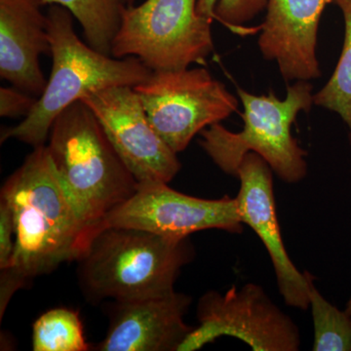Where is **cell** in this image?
<instances>
[{
	"label": "cell",
	"mask_w": 351,
	"mask_h": 351,
	"mask_svg": "<svg viewBox=\"0 0 351 351\" xmlns=\"http://www.w3.org/2000/svg\"><path fill=\"white\" fill-rule=\"evenodd\" d=\"M0 199L15 223L10 269L0 270V317L14 294L32 279L76 262L95 228L71 199L58 176L46 145L34 147L4 182Z\"/></svg>",
	"instance_id": "obj_1"
},
{
	"label": "cell",
	"mask_w": 351,
	"mask_h": 351,
	"mask_svg": "<svg viewBox=\"0 0 351 351\" xmlns=\"http://www.w3.org/2000/svg\"><path fill=\"white\" fill-rule=\"evenodd\" d=\"M195 249L191 240L99 226L77 263L80 286L89 302L131 301L168 294Z\"/></svg>",
	"instance_id": "obj_2"
},
{
	"label": "cell",
	"mask_w": 351,
	"mask_h": 351,
	"mask_svg": "<svg viewBox=\"0 0 351 351\" xmlns=\"http://www.w3.org/2000/svg\"><path fill=\"white\" fill-rule=\"evenodd\" d=\"M52 69L32 112L17 126L3 129L1 143L15 138L32 147L46 145L53 122L87 95L112 86H136L152 71L138 58L112 57L80 40L68 9L50 5L47 14Z\"/></svg>",
	"instance_id": "obj_3"
},
{
	"label": "cell",
	"mask_w": 351,
	"mask_h": 351,
	"mask_svg": "<svg viewBox=\"0 0 351 351\" xmlns=\"http://www.w3.org/2000/svg\"><path fill=\"white\" fill-rule=\"evenodd\" d=\"M46 147L64 189L94 228L137 191V180L82 101L58 115Z\"/></svg>",
	"instance_id": "obj_4"
},
{
	"label": "cell",
	"mask_w": 351,
	"mask_h": 351,
	"mask_svg": "<svg viewBox=\"0 0 351 351\" xmlns=\"http://www.w3.org/2000/svg\"><path fill=\"white\" fill-rule=\"evenodd\" d=\"M313 86L299 80L287 88L283 100L274 92L254 95L237 88L243 105L244 127L234 133L221 123L201 132L199 144L226 174L237 177L240 164L249 152L263 157L272 171L288 184L301 182L306 176L307 152L298 144L291 127L300 112H308L313 104Z\"/></svg>",
	"instance_id": "obj_5"
},
{
	"label": "cell",
	"mask_w": 351,
	"mask_h": 351,
	"mask_svg": "<svg viewBox=\"0 0 351 351\" xmlns=\"http://www.w3.org/2000/svg\"><path fill=\"white\" fill-rule=\"evenodd\" d=\"M197 0H145L125 6L112 43V56L138 58L152 71L205 64L214 51L212 21Z\"/></svg>",
	"instance_id": "obj_6"
},
{
	"label": "cell",
	"mask_w": 351,
	"mask_h": 351,
	"mask_svg": "<svg viewBox=\"0 0 351 351\" xmlns=\"http://www.w3.org/2000/svg\"><path fill=\"white\" fill-rule=\"evenodd\" d=\"M158 135L176 154L237 112L239 101L205 68L152 71L133 87Z\"/></svg>",
	"instance_id": "obj_7"
},
{
	"label": "cell",
	"mask_w": 351,
	"mask_h": 351,
	"mask_svg": "<svg viewBox=\"0 0 351 351\" xmlns=\"http://www.w3.org/2000/svg\"><path fill=\"white\" fill-rule=\"evenodd\" d=\"M198 326L178 351H195L221 337L239 339L256 351H297L301 335L294 321L257 284L232 286L225 294L209 291L196 309Z\"/></svg>",
	"instance_id": "obj_8"
},
{
	"label": "cell",
	"mask_w": 351,
	"mask_h": 351,
	"mask_svg": "<svg viewBox=\"0 0 351 351\" xmlns=\"http://www.w3.org/2000/svg\"><path fill=\"white\" fill-rule=\"evenodd\" d=\"M99 226L137 228L173 239L207 230H243L237 197L204 199L184 195L162 182H138L137 191Z\"/></svg>",
	"instance_id": "obj_9"
},
{
	"label": "cell",
	"mask_w": 351,
	"mask_h": 351,
	"mask_svg": "<svg viewBox=\"0 0 351 351\" xmlns=\"http://www.w3.org/2000/svg\"><path fill=\"white\" fill-rule=\"evenodd\" d=\"M101 122L117 154L138 182L169 184L181 170L177 154L152 125L132 86H112L82 100Z\"/></svg>",
	"instance_id": "obj_10"
},
{
	"label": "cell",
	"mask_w": 351,
	"mask_h": 351,
	"mask_svg": "<svg viewBox=\"0 0 351 351\" xmlns=\"http://www.w3.org/2000/svg\"><path fill=\"white\" fill-rule=\"evenodd\" d=\"M272 169L255 152H249L240 164L237 178L240 189L237 199L240 219L257 233L269 252L276 270L277 286L288 306L306 311L308 289L304 272L289 258L281 237L274 200Z\"/></svg>",
	"instance_id": "obj_11"
},
{
	"label": "cell",
	"mask_w": 351,
	"mask_h": 351,
	"mask_svg": "<svg viewBox=\"0 0 351 351\" xmlns=\"http://www.w3.org/2000/svg\"><path fill=\"white\" fill-rule=\"evenodd\" d=\"M334 0H269L258 45L276 62L285 82L320 77L316 55L318 27L325 7Z\"/></svg>",
	"instance_id": "obj_12"
},
{
	"label": "cell",
	"mask_w": 351,
	"mask_h": 351,
	"mask_svg": "<svg viewBox=\"0 0 351 351\" xmlns=\"http://www.w3.org/2000/svg\"><path fill=\"white\" fill-rule=\"evenodd\" d=\"M193 299L184 293L114 302L99 351H178L193 328L184 322Z\"/></svg>",
	"instance_id": "obj_13"
},
{
	"label": "cell",
	"mask_w": 351,
	"mask_h": 351,
	"mask_svg": "<svg viewBox=\"0 0 351 351\" xmlns=\"http://www.w3.org/2000/svg\"><path fill=\"white\" fill-rule=\"evenodd\" d=\"M44 5L43 0H0V76L36 98L47 83L39 57L50 54Z\"/></svg>",
	"instance_id": "obj_14"
},
{
	"label": "cell",
	"mask_w": 351,
	"mask_h": 351,
	"mask_svg": "<svg viewBox=\"0 0 351 351\" xmlns=\"http://www.w3.org/2000/svg\"><path fill=\"white\" fill-rule=\"evenodd\" d=\"M45 5L68 9L78 21L87 43L104 54L112 55V43L119 31L123 0H43Z\"/></svg>",
	"instance_id": "obj_15"
},
{
	"label": "cell",
	"mask_w": 351,
	"mask_h": 351,
	"mask_svg": "<svg viewBox=\"0 0 351 351\" xmlns=\"http://www.w3.org/2000/svg\"><path fill=\"white\" fill-rule=\"evenodd\" d=\"M80 313L68 307H57L39 316L32 327L34 351H87Z\"/></svg>",
	"instance_id": "obj_16"
},
{
	"label": "cell",
	"mask_w": 351,
	"mask_h": 351,
	"mask_svg": "<svg viewBox=\"0 0 351 351\" xmlns=\"http://www.w3.org/2000/svg\"><path fill=\"white\" fill-rule=\"evenodd\" d=\"M345 21V40L336 69L317 94L313 104L338 113L348 129L351 145V0H334Z\"/></svg>",
	"instance_id": "obj_17"
},
{
	"label": "cell",
	"mask_w": 351,
	"mask_h": 351,
	"mask_svg": "<svg viewBox=\"0 0 351 351\" xmlns=\"http://www.w3.org/2000/svg\"><path fill=\"white\" fill-rule=\"evenodd\" d=\"M314 325V351H351V317L320 294L313 276L304 271Z\"/></svg>",
	"instance_id": "obj_18"
},
{
	"label": "cell",
	"mask_w": 351,
	"mask_h": 351,
	"mask_svg": "<svg viewBox=\"0 0 351 351\" xmlns=\"http://www.w3.org/2000/svg\"><path fill=\"white\" fill-rule=\"evenodd\" d=\"M269 0H197V12L203 17L218 21L234 34L257 32L244 27L258 14L267 10Z\"/></svg>",
	"instance_id": "obj_19"
},
{
	"label": "cell",
	"mask_w": 351,
	"mask_h": 351,
	"mask_svg": "<svg viewBox=\"0 0 351 351\" xmlns=\"http://www.w3.org/2000/svg\"><path fill=\"white\" fill-rule=\"evenodd\" d=\"M38 98L19 88H0V115L1 117H27L36 106Z\"/></svg>",
	"instance_id": "obj_20"
},
{
	"label": "cell",
	"mask_w": 351,
	"mask_h": 351,
	"mask_svg": "<svg viewBox=\"0 0 351 351\" xmlns=\"http://www.w3.org/2000/svg\"><path fill=\"white\" fill-rule=\"evenodd\" d=\"M15 223L12 212L0 199V270L10 269L15 251Z\"/></svg>",
	"instance_id": "obj_21"
},
{
	"label": "cell",
	"mask_w": 351,
	"mask_h": 351,
	"mask_svg": "<svg viewBox=\"0 0 351 351\" xmlns=\"http://www.w3.org/2000/svg\"><path fill=\"white\" fill-rule=\"evenodd\" d=\"M345 311H346V313H348V315H350L351 317V297H350V301L348 302V304H346Z\"/></svg>",
	"instance_id": "obj_22"
},
{
	"label": "cell",
	"mask_w": 351,
	"mask_h": 351,
	"mask_svg": "<svg viewBox=\"0 0 351 351\" xmlns=\"http://www.w3.org/2000/svg\"><path fill=\"white\" fill-rule=\"evenodd\" d=\"M124 3H128L129 5H132V3H133L134 0H123Z\"/></svg>",
	"instance_id": "obj_23"
}]
</instances>
